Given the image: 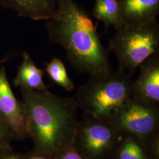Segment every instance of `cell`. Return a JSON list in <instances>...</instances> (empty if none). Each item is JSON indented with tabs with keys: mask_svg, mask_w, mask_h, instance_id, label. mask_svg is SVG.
Returning a JSON list of instances; mask_svg holds the SVG:
<instances>
[{
	"mask_svg": "<svg viewBox=\"0 0 159 159\" xmlns=\"http://www.w3.org/2000/svg\"><path fill=\"white\" fill-rule=\"evenodd\" d=\"M47 21L50 43L63 47L79 73L102 76L113 72L110 51L102 45L91 18L75 0H57L56 12Z\"/></svg>",
	"mask_w": 159,
	"mask_h": 159,
	"instance_id": "6da1fadb",
	"label": "cell"
},
{
	"mask_svg": "<svg viewBox=\"0 0 159 159\" xmlns=\"http://www.w3.org/2000/svg\"><path fill=\"white\" fill-rule=\"evenodd\" d=\"M34 150L56 156L73 146L79 120L74 97L20 88Z\"/></svg>",
	"mask_w": 159,
	"mask_h": 159,
	"instance_id": "7a4b0ae2",
	"label": "cell"
},
{
	"mask_svg": "<svg viewBox=\"0 0 159 159\" xmlns=\"http://www.w3.org/2000/svg\"><path fill=\"white\" fill-rule=\"evenodd\" d=\"M131 75L119 69L102 76H93L78 89L75 102L84 116L108 121L130 99Z\"/></svg>",
	"mask_w": 159,
	"mask_h": 159,
	"instance_id": "3957f363",
	"label": "cell"
},
{
	"mask_svg": "<svg viewBox=\"0 0 159 159\" xmlns=\"http://www.w3.org/2000/svg\"><path fill=\"white\" fill-rule=\"evenodd\" d=\"M108 50L117 57L119 69L132 75L148 58L159 52V24L155 21L140 25L120 24L115 28Z\"/></svg>",
	"mask_w": 159,
	"mask_h": 159,
	"instance_id": "277c9868",
	"label": "cell"
},
{
	"mask_svg": "<svg viewBox=\"0 0 159 159\" xmlns=\"http://www.w3.org/2000/svg\"><path fill=\"white\" fill-rule=\"evenodd\" d=\"M121 132L136 136L148 148L159 139V105L131 97L110 121Z\"/></svg>",
	"mask_w": 159,
	"mask_h": 159,
	"instance_id": "5b68a950",
	"label": "cell"
},
{
	"mask_svg": "<svg viewBox=\"0 0 159 159\" xmlns=\"http://www.w3.org/2000/svg\"><path fill=\"white\" fill-rule=\"evenodd\" d=\"M123 132L108 121L84 116L79 120L73 146L87 159H108Z\"/></svg>",
	"mask_w": 159,
	"mask_h": 159,
	"instance_id": "8992f818",
	"label": "cell"
},
{
	"mask_svg": "<svg viewBox=\"0 0 159 159\" xmlns=\"http://www.w3.org/2000/svg\"><path fill=\"white\" fill-rule=\"evenodd\" d=\"M0 120L10 131L14 140L29 138L24 106L15 96L4 66L0 67Z\"/></svg>",
	"mask_w": 159,
	"mask_h": 159,
	"instance_id": "52a82bcc",
	"label": "cell"
},
{
	"mask_svg": "<svg viewBox=\"0 0 159 159\" xmlns=\"http://www.w3.org/2000/svg\"><path fill=\"white\" fill-rule=\"evenodd\" d=\"M139 68V75L132 83V97L159 104V52L144 60Z\"/></svg>",
	"mask_w": 159,
	"mask_h": 159,
	"instance_id": "ba28073f",
	"label": "cell"
},
{
	"mask_svg": "<svg viewBox=\"0 0 159 159\" xmlns=\"http://www.w3.org/2000/svg\"><path fill=\"white\" fill-rule=\"evenodd\" d=\"M121 24L140 25L157 21L159 0H119Z\"/></svg>",
	"mask_w": 159,
	"mask_h": 159,
	"instance_id": "9c48e42d",
	"label": "cell"
},
{
	"mask_svg": "<svg viewBox=\"0 0 159 159\" xmlns=\"http://www.w3.org/2000/svg\"><path fill=\"white\" fill-rule=\"evenodd\" d=\"M57 0H0V7L16 12L23 18L48 20L56 10Z\"/></svg>",
	"mask_w": 159,
	"mask_h": 159,
	"instance_id": "30bf717a",
	"label": "cell"
},
{
	"mask_svg": "<svg viewBox=\"0 0 159 159\" xmlns=\"http://www.w3.org/2000/svg\"><path fill=\"white\" fill-rule=\"evenodd\" d=\"M44 74L43 71L36 66L29 53L24 51L22 61L12 83L16 87L20 89L46 92L48 91V87L43 81Z\"/></svg>",
	"mask_w": 159,
	"mask_h": 159,
	"instance_id": "8fae6325",
	"label": "cell"
},
{
	"mask_svg": "<svg viewBox=\"0 0 159 159\" xmlns=\"http://www.w3.org/2000/svg\"><path fill=\"white\" fill-rule=\"evenodd\" d=\"M108 159H154L147 146L136 136L123 132Z\"/></svg>",
	"mask_w": 159,
	"mask_h": 159,
	"instance_id": "7c38bea8",
	"label": "cell"
},
{
	"mask_svg": "<svg viewBox=\"0 0 159 159\" xmlns=\"http://www.w3.org/2000/svg\"><path fill=\"white\" fill-rule=\"evenodd\" d=\"M93 15L107 29L110 26L116 28L121 24L119 0H96Z\"/></svg>",
	"mask_w": 159,
	"mask_h": 159,
	"instance_id": "4fadbf2b",
	"label": "cell"
},
{
	"mask_svg": "<svg viewBox=\"0 0 159 159\" xmlns=\"http://www.w3.org/2000/svg\"><path fill=\"white\" fill-rule=\"evenodd\" d=\"M45 71L54 84L61 87L66 91L74 90V83L69 77L66 66L60 58L53 57L49 62L46 63Z\"/></svg>",
	"mask_w": 159,
	"mask_h": 159,
	"instance_id": "5bb4252c",
	"label": "cell"
},
{
	"mask_svg": "<svg viewBox=\"0 0 159 159\" xmlns=\"http://www.w3.org/2000/svg\"><path fill=\"white\" fill-rule=\"evenodd\" d=\"M11 134L4 123L0 120V157L12 150Z\"/></svg>",
	"mask_w": 159,
	"mask_h": 159,
	"instance_id": "9a60e30c",
	"label": "cell"
},
{
	"mask_svg": "<svg viewBox=\"0 0 159 159\" xmlns=\"http://www.w3.org/2000/svg\"><path fill=\"white\" fill-rule=\"evenodd\" d=\"M56 159H87L75 149L73 146L67 148L56 156Z\"/></svg>",
	"mask_w": 159,
	"mask_h": 159,
	"instance_id": "2e32d148",
	"label": "cell"
},
{
	"mask_svg": "<svg viewBox=\"0 0 159 159\" xmlns=\"http://www.w3.org/2000/svg\"><path fill=\"white\" fill-rule=\"evenodd\" d=\"M25 159H56V156L41 153L33 150L29 153L25 154Z\"/></svg>",
	"mask_w": 159,
	"mask_h": 159,
	"instance_id": "e0dca14e",
	"label": "cell"
},
{
	"mask_svg": "<svg viewBox=\"0 0 159 159\" xmlns=\"http://www.w3.org/2000/svg\"><path fill=\"white\" fill-rule=\"evenodd\" d=\"M0 159H25V154L20 153L17 152H15L14 150L11 152L4 154L1 156Z\"/></svg>",
	"mask_w": 159,
	"mask_h": 159,
	"instance_id": "ac0fdd59",
	"label": "cell"
},
{
	"mask_svg": "<svg viewBox=\"0 0 159 159\" xmlns=\"http://www.w3.org/2000/svg\"><path fill=\"white\" fill-rule=\"evenodd\" d=\"M11 56H6V57H4L3 58H2V59L0 60V65H1V64H4V63L7 62V61L10 60L11 59Z\"/></svg>",
	"mask_w": 159,
	"mask_h": 159,
	"instance_id": "d6986e66",
	"label": "cell"
}]
</instances>
